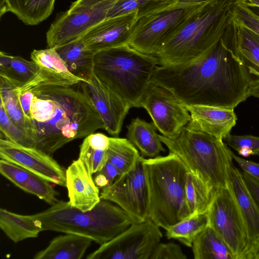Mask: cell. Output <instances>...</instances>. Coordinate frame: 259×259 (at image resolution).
Here are the masks:
<instances>
[{"label": "cell", "instance_id": "17", "mask_svg": "<svg viewBox=\"0 0 259 259\" xmlns=\"http://www.w3.org/2000/svg\"><path fill=\"white\" fill-rule=\"evenodd\" d=\"M85 82L96 109L104 123V130L110 135L118 137L131 107L94 75L91 80Z\"/></svg>", "mask_w": 259, "mask_h": 259}, {"label": "cell", "instance_id": "38", "mask_svg": "<svg viewBox=\"0 0 259 259\" xmlns=\"http://www.w3.org/2000/svg\"><path fill=\"white\" fill-rule=\"evenodd\" d=\"M225 143L236 151L247 148L252 151L254 155H259V137L251 135L237 136L229 135Z\"/></svg>", "mask_w": 259, "mask_h": 259}, {"label": "cell", "instance_id": "8", "mask_svg": "<svg viewBox=\"0 0 259 259\" xmlns=\"http://www.w3.org/2000/svg\"><path fill=\"white\" fill-rule=\"evenodd\" d=\"M202 4L176 3L138 18L129 45L141 53L155 56Z\"/></svg>", "mask_w": 259, "mask_h": 259}, {"label": "cell", "instance_id": "6", "mask_svg": "<svg viewBox=\"0 0 259 259\" xmlns=\"http://www.w3.org/2000/svg\"><path fill=\"white\" fill-rule=\"evenodd\" d=\"M158 66L154 56L141 53L126 44L95 53L94 75L131 108H139Z\"/></svg>", "mask_w": 259, "mask_h": 259}, {"label": "cell", "instance_id": "3", "mask_svg": "<svg viewBox=\"0 0 259 259\" xmlns=\"http://www.w3.org/2000/svg\"><path fill=\"white\" fill-rule=\"evenodd\" d=\"M236 1L210 0L202 4L154 56L158 65L187 64L204 55L222 37Z\"/></svg>", "mask_w": 259, "mask_h": 259}, {"label": "cell", "instance_id": "26", "mask_svg": "<svg viewBox=\"0 0 259 259\" xmlns=\"http://www.w3.org/2000/svg\"><path fill=\"white\" fill-rule=\"evenodd\" d=\"M0 228L15 243L36 237L41 232L32 214H20L4 208L0 209Z\"/></svg>", "mask_w": 259, "mask_h": 259}, {"label": "cell", "instance_id": "28", "mask_svg": "<svg viewBox=\"0 0 259 259\" xmlns=\"http://www.w3.org/2000/svg\"><path fill=\"white\" fill-rule=\"evenodd\" d=\"M192 248L195 259H235L225 242L208 225L195 239Z\"/></svg>", "mask_w": 259, "mask_h": 259}, {"label": "cell", "instance_id": "12", "mask_svg": "<svg viewBox=\"0 0 259 259\" xmlns=\"http://www.w3.org/2000/svg\"><path fill=\"white\" fill-rule=\"evenodd\" d=\"M158 131L165 137L173 138L191 120L186 106L169 91L150 83L141 103Z\"/></svg>", "mask_w": 259, "mask_h": 259}, {"label": "cell", "instance_id": "37", "mask_svg": "<svg viewBox=\"0 0 259 259\" xmlns=\"http://www.w3.org/2000/svg\"><path fill=\"white\" fill-rule=\"evenodd\" d=\"M233 19L237 23L259 34V17L239 0L234 4Z\"/></svg>", "mask_w": 259, "mask_h": 259}, {"label": "cell", "instance_id": "14", "mask_svg": "<svg viewBox=\"0 0 259 259\" xmlns=\"http://www.w3.org/2000/svg\"><path fill=\"white\" fill-rule=\"evenodd\" d=\"M0 158L17 164L50 183L66 186V170L51 155L34 147L0 139Z\"/></svg>", "mask_w": 259, "mask_h": 259}, {"label": "cell", "instance_id": "39", "mask_svg": "<svg viewBox=\"0 0 259 259\" xmlns=\"http://www.w3.org/2000/svg\"><path fill=\"white\" fill-rule=\"evenodd\" d=\"M181 247L174 242H159L155 247L150 259H186Z\"/></svg>", "mask_w": 259, "mask_h": 259}, {"label": "cell", "instance_id": "2", "mask_svg": "<svg viewBox=\"0 0 259 259\" xmlns=\"http://www.w3.org/2000/svg\"><path fill=\"white\" fill-rule=\"evenodd\" d=\"M28 90L33 94L30 112L34 147L52 155L74 140L104 129L85 82Z\"/></svg>", "mask_w": 259, "mask_h": 259}, {"label": "cell", "instance_id": "27", "mask_svg": "<svg viewBox=\"0 0 259 259\" xmlns=\"http://www.w3.org/2000/svg\"><path fill=\"white\" fill-rule=\"evenodd\" d=\"M109 144V137L103 133H94L84 138L81 144L78 159L92 175L101 170L108 161Z\"/></svg>", "mask_w": 259, "mask_h": 259}, {"label": "cell", "instance_id": "22", "mask_svg": "<svg viewBox=\"0 0 259 259\" xmlns=\"http://www.w3.org/2000/svg\"><path fill=\"white\" fill-rule=\"evenodd\" d=\"M93 240L87 237L65 233L54 238L44 249L37 252L34 259H80Z\"/></svg>", "mask_w": 259, "mask_h": 259}, {"label": "cell", "instance_id": "23", "mask_svg": "<svg viewBox=\"0 0 259 259\" xmlns=\"http://www.w3.org/2000/svg\"><path fill=\"white\" fill-rule=\"evenodd\" d=\"M56 0H0L1 17L7 12L14 14L24 24L34 26L53 13Z\"/></svg>", "mask_w": 259, "mask_h": 259}, {"label": "cell", "instance_id": "4", "mask_svg": "<svg viewBox=\"0 0 259 259\" xmlns=\"http://www.w3.org/2000/svg\"><path fill=\"white\" fill-rule=\"evenodd\" d=\"M41 231L76 234L101 245L112 239L134 222L118 205L102 200L96 206L82 211L69 201H58L43 211L32 214Z\"/></svg>", "mask_w": 259, "mask_h": 259}, {"label": "cell", "instance_id": "5", "mask_svg": "<svg viewBox=\"0 0 259 259\" xmlns=\"http://www.w3.org/2000/svg\"><path fill=\"white\" fill-rule=\"evenodd\" d=\"M149 192L148 217L165 230L190 216L185 186L189 170L175 154L145 158Z\"/></svg>", "mask_w": 259, "mask_h": 259}, {"label": "cell", "instance_id": "45", "mask_svg": "<svg viewBox=\"0 0 259 259\" xmlns=\"http://www.w3.org/2000/svg\"><path fill=\"white\" fill-rule=\"evenodd\" d=\"M248 7H258L259 0H239Z\"/></svg>", "mask_w": 259, "mask_h": 259}, {"label": "cell", "instance_id": "9", "mask_svg": "<svg viewBox=\"0 0 259 259\" xmlns=\"http://www.w3.org/2000/svg\"><path fill=\"white\" fill-rule=\"evenodd\" d=\"M150 219L134 223L124 231L100 245L87 259H150L162 234Z\"/></svg>", "mask_w": 259, "mask_h": 259}, {"label": "cell", "instance_id": "18", "mask_svg": "<svg viewBox=\"0 0 259 259\" xmlns=\"http://www.w3.org/2000/svg\"><path fill=\"white\" fill-rule=\"evenodd\" d=\"M30 58L38 67L39 72L31 81L19 88L20 91L28 90L42 85H71L84 81L69 71L55 48L34 50Z\"/></svg>", "mask_w": 259, "mask_h": 259}, {"label": "cell", "instance_id": "44", "mask_svg": "<svg viewBox=\"0 0 259 259\" xmlns=\"http://www.w3.org/2000/svg\"><path fill=\"white\" fill-rule=\"evenodd\" d=\"M210 0H176V3L183 5L202 4Z\"/></svg>", "mask_w": 259, "mask_h": 259}, {"label": "cell", "instance_id": "32", "mask_svg": "<svg viewBox=\"0 0 259 259\" xmlns=\"http://www.w3.org/2000/svg\"><path fill=\"white\" fill-rule=\"evenodd\" d=\"M107 153L108 161L118 169L120 175L131 170L143 157L127 139L118 137H109Z\"/></svg>", "mask_w": 259, "mask_h": 259}, {"label": "cell", "instance_id": "20", "mask_svg": "<svg viewBox=\"0 0 259 259\" xmlns=\"http://www.w3.org/2000/svg\"><path fill=\"white\" fill-rule=\"evenodd\" d=\"M191 115L189 122L200 130L224 140L236 125L233 109L195 105L186 106Z\"/></svg>", "mask_w": 259, "mask_h": 259}, {"label": "cell", "instance_id": "29", "mask_svg": "<svg viewBox=\"0 0 259 259\" xmlns=\"http://www.w3.org/2000/svg\"><path fill=\"white\" fill-rule=\"evenodd\" d=\"M39 68L32 60L0 52V76L21 87L38 74Z\"/></svg>", "mask_w": 259, "mask_h": 259}, {"label": "cell", "instance_id": "33", "mask_svg": "<svg viewBox=\"0 0 259 259\" xmlns=\"http://www.w3.org/2000/svg\"><path fill=\"white\" fill-rule=\"evenodd\" d=\"M208 225V211L191 215L166 230L167 239H175L192 247L195 239Z\"/></svg>", "mask_w": 259, "mask_h": 259}, {"label": "cell", "instance_id": "42", "mask_svg": "<svg viewBox=\"0 0 259 259\" xmlns=\"http://www.w3.org/2000/svg\"><path fill=\"white\" fill-rule=\"evenodd\" d=\"M242 175L246 187L259 208V182L245 172Z\"/></svg>", "mask_w": 259, "mask_h": 259}, {"label": "cell", "instance_id": "1", "mask_svg": "<svg viewBox=\"0 0 259 259\" xmlns=\"http://www.w3.org/2000/svg\"><path fill=\"white\" fill-rule=\"evenodd\" d=\"M258 81L239 54L236 25L231 22L204 55L187 64L158 66L150 83L169 91L186 106L234 109L249 97L251 89Z\"/></svg>", "mask_w": 259, "mask_h": 259}, {"label": "cell", "instance_id": "30", "mask_svg": "<svg viewBox=\"0 0 259 259\" xmlns=\"http://www.w3.org/2000/svg\"><path fill=\"white\" fill-rule=\"evenodd\" d=\"M18 87L4 76H0L1 103L13 123L19 128L32 144L29 128L23 112L19 93Z\"/></svg>", "mask_w": 259, "mask_h": 259}, {"label": "cell", "instance_id": "46", "mask_svg": "<svg viewBox=\"0 0 259 259\" xmlns=\"http://www.w3.org/2000/svg\"><path fill=\"white\" fill-rule=\"evenodd\" d=\"M238 153L244 157H247L251 155H254L252 150L247 148H241L237 151Z\"/></svg>", "mask_w": 259, "mask_h": 259}, {"label": "cell", "instance_id": "40", "mask_svg": "<svg viewBox=\"0 0 259 259\" xmlns=\"http://www.w3.org/2000/svg\"><path fill=\"white\" fill-rule=\"evenodd\" d=\"M94 175L95 183L101 190L110 186L120 175L118 169L109 161Z\"/></svg>", "mask_w": 259, "mask_h": 259}, {"label": "cell", "instance_id": "16", "mask_svg": "<svg viewBox=\"0 0 259 259\" xmlns=\"http://www.w3.org/2000/svg\"><path fill=\"white\" fill-rule=\"evenodd\" d=\"M137 19L136 12L105 19L79 38L94 54L128 44Z\"/></svg>", "mask_w": 259, "mask_h": 259}, {"label": "cell", "instance_id": "15", "mask_svg": "<svg viewBox=\"0 0 259 259\" xmlns=\"http://www.w3.org/2000/svg\"><path fill=\"white\" fill-rule=\"evenodd\" d=\"M228 185L237 203L247 237L246 245L241 259H259V208L245 184L242 173L231 157L228 162Z\"/></svg>", "mask_w": 259, "mask_h": 259}, {"label": "cell", "instance_id": "7", "mask_svg": "<svg viewBox=\"0 0 259 259\" xmlns=\"http://www.w3.org/2000/svg\"><path fill=\"white\" fill-rule=\"evenodd\" d=\"M159 137L169 152L177 155L191 173L215 193L228 187L227 165L231 151L223 140L189 122L175 138Z\"/></svg>", "mask_w": 259, "mask_h": 259}, {"label": "cell", "instance_id": "13", "mask_svg": "<svg viewBox=\"0 0 259 259\" xmlns=\"http://www.w3.org/2000/svg\"><path fill=\"white\" fill-rule=\"evenodd\" d=\"M116 1H107L74 12L60 13L46 33L47 48H56L80 38L106 18Z\"/></svg>", "mask_w": 259, "mask_h": 259}, {"label": "cell", "instance_id": "25", "mask_svg": "<svg viewBox=\"0 0 259 259\" xmlns=\"http://www.w3.org/2000/svg\"><path fill=\"white\" fill-rule=\"evenodd\" d=\"M156 129L153 122H148L138 117L133 119L127 126V139L143 157L154 158L165 151Z\"/></svg>", "mask_w": 259, "mask_h": 259}, {"label": "cell", "instance_id": "41", "mask_svg": "<svg viewBox=\"0 0 259 259\" xmlns=\"http://www.w3.org/2000/svg\"><path fill=\"white\" fill-rule=\"evenodd\" d=\"M231 156L243 172L256 180L259 182V163L243 159L235 155L232 151Z\"/></svg>", "mask_w": 259, "mask_h": 259}, {"label": "cell", "instance_id": "35", "mask_svg": "<svg viewBox=\"0 0 259 259\" xmlns=\"http://www.w3.org/2000/svg\"><path fill=\"white\" fill-rule=\"evenodd\" d=\"M176 0H116L106 18L136 12L139 18L176 4Z\"/></svg>", "mask_w": 259, "mask_h": 259}, {"label": "cell", "instance_id": "48", "mask_svg": "<svg viewBox=\"0 0 259 259\" xmlns=\"http://www.w3.org/2000/svg\"><path fill=\"white\" fill-rule=\"evenodd\" d=\"M250 10L256 15L259 17V8L258 7H248Z\"/></svg>", "mask_w": 259, "mask_h": 259}, {"label": "cell", "instance_id": "34", "mask_svg": "<svg viewBox=\"0 0 259 259\" xmlns=\"http://www.w3.org/2000/svg\"><path fill=\"white\" fill-rule=\"evenodd\" d=\"M235 24L239 54L250 73L259 78V34Z\"/></svg>", "mask_w": 259, "mask_h": 259}, {"label": "cell", "instance_id": "43", "mask_svg": "<svg viewBox=\"0 0 259 259\" xmlns=\"http://www.w3.org/2000/svg\"><path fill=\"white\" fill-rule=\"evenodd\" d=\"M107 1L109 0H76L71 3L67 11L74 12L94 6Z\"/></svg>", "mask_w": 259, "mask_h": 259}, {"label": "cell", "instance_id": "10", "mask_svg": "<svg viewBox=\"0 0 259 259\" xmlns=\"http://www.w3.org/2000/svg\"><path fill=\"white\" fill-rule=\"evenodd\" d=\"M144 158L100 192L101 199L118 205L129 215L134 223H142L149 219V192L143 165Z\"/></svg>", "mask_w": 259, "mask_h": 259}, {"label": "cell", "instance_id": "21", "mask_svg": "<svg viewBox=\"0 0 259 259\" xmlns=\"http://www.w3.org/2000/svg\"><path fill=\"white\" fill-rule=\"evenodd\" d=\"M0 172L16 187L51 205L59 201V193L50 182L17 164L1 159Z\"/></svg>", "mask_w": 259, "mask_h": 259}, {"label": "cell", "instance_id": "31", "mask_svg": "<svg viewBox=\"0 0 259 259\" xmlns=\"http://www.w3.org/2000/svg\"><path fill=\"white\" fill-rule=\"evenodd\" d=\"M185 191L190 216L208 211L215 193L190 171L187 176Z\"/></svg>", "mask_w": 259, "mask_h": 259}, {"label": "cell", "instance_id": "11", "mask_svg": "<svg viewBox=\"0 0 259 259\" xmlns=\"http://www.w3.org/2000/svg\"><path fill=\"white\" fill-rule=\"evenodd\" d=\"M208 216V225L225 242L235 258L241 259L246 245V233L237 203L229 185L215 192Z\"/></svg>", "mask_w": 259, "mask_h": 259}, {"label": "cell", "instance_id": "24", "mask_svg": "<svg viewBox=\"0 0 259 259\" xmlns=\"http://www.w3.org/2000/svg\"><path fill=\"white\" fill-rule=\"evenodd\" d=\"M55 49L74 75L84 82L92 79L95 54L87 48L80 38Z\"/></svg>", "mask_w": 259, "mask_h": 259}, {"label": "cell", "instance_id": "19", "mask_svg": "<svg viewBox=\"0 0 259 259\" xmlns=\"http://www.w3.org/2000/svg\"><path fill=\"white\" fill-rule=\"evenodd\" d=\"M66 186L70 204L82 211L91 210L101 200L99 188L92 175L80 159L66 170Z\"/></svg>", "mask_w": 259, "mask_h": 259}, {"label": "cell", "instance_id": "47", "mask_svg": "<svg viewBox=\"0 0 259 259\" xmlns=\"http://www.w3.org/2000/svg\"><path fill=\"white\" fill-rule=\"evenodd\" d=\"M250 96L259 98V84L254 85L251 89L249 93Z\"/></svg>", "mask_w": 259, "mask_h": 259}, {"label": "cell", "instance_id": "36", "mask_svg": "<svg viewBox=\"0 0 259 259\" xmlns=\"http://www.w3.org/2000/svg\"><path fill=\"white\" fill-rule=\"evenodd\" d=\"M0 130L1 134L4 135V138L2 139L24 146L33 147L26 135L11 120L1 103H0Z\"/></svg>", "mask_w": 259, "mask_h": 259}]
</instances>
